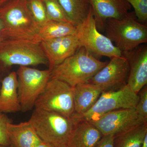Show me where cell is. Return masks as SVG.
<instances>
[{
	"label": "cell",
	"instance_id": "obj_1",
	"mask_svg": "<svg viewBox=\"0 0 147 147\" xmlns=\"http://www.w3.org/2000/svg\"><path fill=\"white\" fill-rule=\"evenodd\" d=\"M0 20L3 24L1 33L3 40L39 42L37 35L40 27L32 16L28 0H10L0 8Z\"/></svg>",
	"mask_w": 147,
	"mask_h": 147
},
{
	"label": "cell",
	"instance_id": "obj_2",
	"mask_svg": "<svg viewBox=\"0 0 147 147\" xmlns=\"http://www.w3.org/2000/svg\"><path fill=\"white\" fill-rule=\"evenodd\" d=\"M108 63L99 60L81 47L51 70V78L59 79L74 87L88 83Z\"/></svg>",
	"mask_w": 147,
	"mask_h": 147
},
{
	"label": "cell",
	"instance_id": "obj_3",
	"mask_svg": "<svg viewBox=\"0 0 147 147\" xmlns=\"http://www.w3.org/2000/svg\"><path fill=\"white\" fill-rule=\"evenodd\" d=\"M42 142L66 147L76 121L55 112L35 108L29 120Z\"/></svg>",
	"mask_w": 147,
	"mask_h": 147
},
{
	"label": "cell",
	"instance_id": "obj_4",
	"mask_svg": "<svg viewBox=\"0 0 147 147\" xmlns=\"http://www.w3.org/2000/svg\"><path fill=\"white\" fill-rule=\"evenodd\" d=\"M48 62L40 43L26 40H3L0 42V69L5 74L13 65L37 66Z\"/></svg>",
	"mask_w": 147,
	"mask_h": 147
},
{
	"label": "cell",
	"instance_id": "obj_5",
	"mask_svg": "<svg viewBox=\"0 0 147 147\" xmlns=\"http://www.w3.org/2000/svg\"><path fill=\"white\" fill-rule=\"evenodd\" d=\"M106 36L122 52L134 50L147 42V27L129 12L120 19L109 18L105 22Z\"/></svg>",
	"mask_w": 147,
	"mask_h": 147
},
{
	"label": "cell",
	"instance_id": "obj_6",
	"mask_svg": "<svg viewBox=\"0 0 147 147\" xmlns=\"http://www.w3.org/2000/svg\"><path fill=\"white\" fill-rule=\"evenodd\" d=\"M34 108L72 117L75 113L73 87L59 79L50 78Z\"/></svg>",
	"mask_w": 147,
	"mask_h": 147
},
{
	"label": "cell",
	"instance_id": "obj_7",
	"mask_svg": "<svg viewBox=\"0 0 147 147\" xmlns=\"http://www.w3.org/2000/svg\"><path fill=\"white\" fill-rule=\"evenodd\" d=\"M139 96L127 84L116 90L103 91L94 105L82 115L74 114L72 117L75 121H92L106 113L118 109L135 108Z\"/></svg>",
	"mask_w": 147,
	"mask_h": 147
},
{
	"label": "cell",
	"instance_id": "obj_8",
	"mask_svg": "<svg viewBox=\"0 0 147 147\" xmlns=\"http://www.w3.org/2000/svg\"><path fill=\"white\" fill-rule=\"evenodd\" d=\"M76 28V35L80 47H84L95 57H106L111 59L122 55L120 50L98 30L92 7L86 18Z\"/></svg>",
	"mask_w": 147,
	"mask_h": 147
},
{
	"label": "cell",
	"instance_id": "obj_9",
	"mask_svg": "<svg viewBox=\"0 0 147 147\" xmlns=\"http://www.w3.org/2000/svg\"><path fill=\"white\" fill-rule=\"evenodd\" d=\"M16 72L21 111L28 112L34 107L38 98L51 78V71L20 66Z\"/></svg>",
	"mask_w": 147,
	"mask_h": 147
},
{
	"label": "cell",
	"instance_id": "obj_10",
	"mask_svg": "<svg viewBox=\"0 0 147 147\" xmlns=\"http://www.w3.org/2000/svg\"><path fill=\"white\" fill-rule=\"evenodd\" d=\"M101 132L102 136L117 135L138 126L142 122L135 108H124L111 111L100 117L90 121Z\"/></svg>",
	"mask_w": 147,
	"mask_h": 147
},
{
	"label": "cell",
	"instance_id": "obj_11",
	"mask_svg": "<svg viewBox=\"0 0 147 147\" xmlns=\"http://www.w3.org/2000/svg\"><path fill=\"white\" fill-rule=\"evenodd\" d=\"M129 72L128 61L121 55L110 59V62L88 83L98 87L103 92L113 90L127 84Z\"/></svg>",
	"mask_w": 147,
	"mask_h": 147
},
{
	"label": "cell",
	"instance_id": "obj_12",
	"mask_svg": "<svg viewBox=\"0 0 147 147\" xmlns=\"http://www.w3.org/2000/svg\"><path fill=\"white\" fill-rule=\"evenodd\" d=\"M129 65V72L127 84L138 94L147 84V47L143 44L134 50L122 52Z\"/></svg>",
	"mask_w": 147,
	"mask_h": 147
},
{
	"label": "cell",
	"instance_id": "obj_13",
	"mask_svg": "<svg viewBox=\"0 0 147 147\" xmlns=\"http://www.w3.org/2000/svg\"><path fill=\"white\" fill-rule=\"evenodd\" d=\"M48 62L49 69L52 70L76 53L80 47L76 34L40 42Z\"/></svg>",
	"mask_w": 147,
	"mask_h": 147
},
{
	"label": "cell",
	"instance_id": "obj_14",
	"mask_svg": "<svg viewBox=\"0 0 147 147\" xmlns=\"http://www.w3.org/2000/svg\"><path fill=\"white\" fill-rule=\"evenodd\" d=\"M90 2L98 30L104 29L107 19L122 18L131 8L126 0H90Z\"/></svg>",
	"mask_w": 147,
	"mask_h": 147
},
{
	"label": "cell",
	"instance_id": "obj_15",
	"mask_svg": "<svg viewBox=\"0 0 147 147\" xmlns=\"http://www.w3.org/2000/svg\"><path fill=\"white\" fill-rule=\"evenodd\" d=\"M102 136L89 121H76L66 147H96Z\"/></svg>",
	"mask_w": 147,
	"mask_h": 147
},
{
	"label": "cell",
	"instance_id": "obj_16",
	"mask_svg": "<svg viewBox=\"0 0 147 147\" xmlns=\"http://www.w3.org/2000/svg\"><path fill=\"white\" fill-rule=\"evenodd\" d=\"M21 111L18 92L16 71L9 72L3 78L0 88V112L14 113Z\"/></svg>",
	"mask_w": 147,
	"mask_h": 147
},
{
	"label": "cell",
	"instance_id": "obj_17",
	"mask_svg": "<svg viewBox=\"0 0 147 147\" xmlns=\"http://www.w3.org/2000/svg\"><path fill=\"white\" fill-rule=\"evenodd\" d=\"M9 147H33L42 141L29 121L7 127Z\"/></svg>",
	"mask_w": 147,
	"mask_h": 147
},
{
	"label": "cell",
	"instance_id": "obj_18",
	"mask_svg": "<svg viewBox=\"0 0 147 147\" xmlns=\"http://www.w3.org/2000/svg\"><path fill=\"white\" fill-rule=\"evenodd\" d=\"M102 90L89 83L79 84L73 87L75 114L86 113L94 105Z\"/></svg>",
	"mask_w": 147,
	"mask_h": 147
},
{
	"label": "cell",
	"instance_id": "obj_19",
	"mask_svg": "<svg viewBox=\"0 0 147 147\" xmlns=\"http://www.w3.org/2000/svg\"><path fill=\"white\" fill-rule=\"evenodd\" d=\"M77 28L70 23L49 21L40 28L37 35L38 41L40 43L47 41L75 34Z\"/></svg>",
	"mask_w": 147,
	"mask_h": 147
},
{
	"label": "cell",
	"instance_id": "obj_20",
	"mask_svg": "<svg viewBox=\"0 0 147 147\" xmlns=\"http://www.w3.org/2000/svg\"><path fill=\"white\" fill-rule=\"evenodd\" d=\"M71 24L77 26L85 20L91 6L90 0H58Z\"/></svg>",
	"mask_w": 147,
	"mask_h": 147
},
{
	"label": "cell",
	"instance_id": "obj_21",
	"mask_svg": "<svg viewBox=\"0 0 147 147\" xmlns=\"http://www.w3.org/2000/svg\"><path fill=\"white\" fill-rule=\"evenodd\" d=\"M147 134V123L142 124L115 136L114 147H141Z\"/></svg>",
	"mask_w": 147,
	"mask_h": 147
},
{
	"label": "cell",
	"instance_id": "obj_22",
	"mask_svg": "<svg viewBox=\"0 0 147 147\" xmlns=\"http://www.w3.org/2000/svg\"><path fill=\"white\" fill-rule=\"evenodd\" d=\"M43 1L49 20L71 24L58 0Z\"/></svg>",
	"mask_w": 147,
	"mask_h": 147
},
{
	"label": "cell",
	"instance_id": "obj_23",
	"mask_svg": "<svg viewBox=\"0 0 147 147\" xmlns=\"http://www.w3.org/2000/svg\"><path fill=\"white\" fill-rule=\"evenodd\" d=\"M28 7L34 21L41 27L50 21L43 0H28Z\"/></svg>",
	"mask_w": 147,
	"mask_h": 147
},
{
	"label": "cell",
	"instance_id": "obj_24",
	"mask_svg": "<svg viewBox=\"0 0 147 147\" xmlns=\"http://www.w3.org/2000/svg\"><path fill=\"white\" fill-rule=\"evenodd\" d=\"M139 100L135 110L142 122L147 123V87L145 86L138 93Z\"/></svg>",
	"mask_w": 147,
	"mask_h": 147
},
{
	"label": "cell",
	"instance_id": "obj_25",
	"mask_svg": "<svg viewBox=\"0 0 147 147\" xmlns=\"http://www.w3.org/2000/svg\"><path fill=\"white\" fill-rule=\"evenodd\" d=\"M134 8L135 16L142 23L147 21V0H126Z\"/></svg>",
	"mask_w": 147,
	"mask_h": 147
},
{
	"label": "cell",
	"instance_id": "obj_26",
	"mask_svg": "<svg viewBox=\"0 0 147 147\" xmlns=\"http://www.w3.org/2000/svg\"><path fill=\"white\" fill-rule=\"evenodd\" d=\"M12 121L5 113L0 112V145L9 146L7 127Z\"/></svg>",
	"mask_w": 147,
	"mask_h": 147
},
{
	"label": "cell",
	"instance_id": "obj_27",
	"mask_svg": "<svg viewBox=\"0 0 147 147\" xmlns=\"http://www.w3.org/2000/svg\"><path fill=\"white\" fill-rule=\"evenodd\" d=\"M114 135L103 136L96 147H114Z\"/></svg>",
	"mask_w": 147,
	"mask_h": 147
},
{
	"label": "cell",
	"instance_id": "obj_28",
	"mask_svg": "<svg viewBox=\"0 0 147 147\" xmlns=\"http://www.w3.org/2000/svg\"><path fill=\"white\" fill-rule=\"evenodd\" d=\"M33 147H55L50 144L46 143L44 142H42L41 143H39L38 144L34 146Z\"/></svg>",
	"mask_w": 147,
	"mask_h": 147
},
{
	"label": "cell",
	"instance_id": "obj_29",
	"mask_svg": "<svg viewBox=\"0 0 147 147\" xmlns=\"http://www.w3.org/2000/svg\"><path fill=\"white\" fill-rule=\"evenodd\" d=\"M5 74L3 71L0 69V88H1V84L3 78L5 76H4L5 75Z\"/></svg>",
	"mask_w": 147,
	"mask_h": 147
},
{
	"label": "cell",
	"instance_id": "obj_30",
	"mask_svg": "<svg viewBox=\"0 0 147 147\" xmlns=\"http://www.w3.org/2000/svg\"><path fill=\"white\" fill-rule=\"evenodd\" d=\"M10 1V0H0V8Z\"/></svg>",
	"mask_w": 147,
	"mask_h": 147
},
{
	"label": "cell",
	"instance_id": "obj_31",
	"mask_svg": "<svg viewBox=\"0 0 147 147\" xmlns=\"http://www.w3.org/2000/svg\"><path fill=\"white\" fill-rule=\"evenodd\" d=\"M141 147H147V134L145 137Z\"/></svg>",
	"mask_w": 147,
	"mask_h": 147
},
{
	"label": "cell",
	"instance_id": "obj_32",
	"mask_svg": "<svg viewBox=\"0 0 147 147\" xmlns=\"http://www.w3.org/2000/svg\"><path fill=\"white\" fill-rule=\"evenodd\" d=\"M3 29V24L2 23V21L0 20V42L3 40L1 36V31Z\"/></svg>",
	"mask_w": 147,
	"mask_h": 147
},
{
	"label": "cell",
	"instance_id": "obj_33",
	"mask_svg": "<svg viewBox=\"0 0 147 147\" xmlns=\"http://www.w3.org/2000/svg\"><path fill=\"white\" fill-rule=\"evenodd\" d=\"M0 147H9V146H4V145H0Z\"/></svg>",
	"mask_w": 147,
	"mask_h": 147
}]
</instances>
